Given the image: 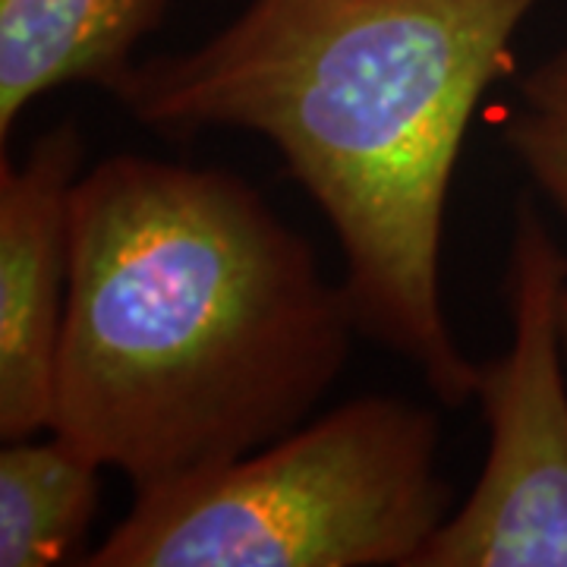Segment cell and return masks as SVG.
I'll return each mask as SVG.
<instances>
[{"instance_id": "cell-2", "label": "cell", "mask_w": 567, "mask_h": 567, "mask_svg": "<svg viewBox=\"0 0 567 567\" xmlns=\"http://www.w3.org/2000/svg\"><path fill=\"white\" fill-rule=\"evenodd\" d=\"M536 3L249 0L199 48L133 63L104 92L158 136L271 142L338 237L360 331L457 410L480 365L445 316L447 193L473 111L514 73Z\"/></svg>"}, {"instance_id": "cell-4", "label": "cell", "mask_w": 567, "mask_h": 567, "mask_svg": "<svg viewBox=\"0 0 567 567\" xmlns=\"http://www.w3.org/2000/svg\"><path fill=\"white\" fill-rule=\"evenodd\" d=\"M565 290L567 252L524 193L507 256L511 347L476 385L486 464L413 567H567Z\"/></svg>"}, {"instance_id": "cell-5", "label": "cell", "mask_w": 567, "mask_h": 567, "mask_svg": "<svg viewBox=\"0 0 567 567\" xmlns=\"http://www.w3.org/2000/svg\"><path fill=\"white\" fill-rule=\"evenodd\" d=\"M85 140L63 121L22 164L0 162V435L51 432L54 375L70 297V212Z\"/></svg>"}, {"instance_id": "cell-10", "label": "cell", "mask_w": 567, "mask_h": 567, "mask_svg": "<svg viewBox=\"0 0 567 567\" xmlns=\"http://www.w3.org/2000/svg\"><path fill=\"white\" fill-rule=\"evenodd\" d=\"M561 344H565V360H567V290L561 297Z\"/></svg>"}, {"instance_id": "cell-3", "label": "cell", "mask_w": 567, "mask_h": 567, "mask_svg": "<svg viewBox=\"0 0 567 567\" xmlns=\"http://www.w3.org/2000/svg\"><path fill=\"white\" fill-rule=\"evenodd\" d=\"M442 425L363 394L230 464L133 495L92 567H413L454 511Z\"/></svg>"}, {"instance_id": "cell-7", "label": "cell", "mask_w": 567, "mask_h": 567, "mask_svg": "<svg viewBox=\"0 0 567 567\" xmlns=\"http://www.w3.org/2000/svg\"><path fill=\"white\" fill-rule=\"evenodd\" d=\"M102 464L51 432L0 451V565L51 567L73 561L99 511Z\"/></svg>"}, {"instance_id": "cell-1", "label": "cell", "mask_w": 567, "mask_h": 567, "mask_svg": "<svg viewBox=\"0 0 567 567\" xmlns=\"http://www.w3.org/2000/svg\"><path fill=\"white\" fill-rule=\"evenodd\" d=\"M51 432L133 492L271 445L344 372L357 309L234 171L121 152L82 171Z\"/></svg>"}, {"instance_id": "cell-8", "label": "cell", "mask_w": 567, "mask_h": 567, "mask_svg": "<svg viewBox=\"0 0 567 567\" xmlns=\"http://www.w3.org/2000/svg\"><path fill=\"white\" fill-rule=\"evenodd\" d=\"M505 142L548 203L567 218V114L527 107L505 123Z\"/></svg>"}, {"instance_id": "cell-9", "label": "cell", "mask_w": 567, "mask_h": 567, "mask_svg": "<svg viewBox=\"0 0 567 567\" xmlns=\"http://www.w3.org/2000/svg\"><path fill=\"white\" fill-rule=\"evenodd\" d=\"M520 95L527 107L567 114V48L529 70L520 80Z\"/></svg>"}, {"instance_id": "cell-6", "label": "cell", "mask_w": 567, "mask_h": 567, "mask_svg": "<svg viewBox=\"0 0 567 567\" xmlns=\"http://www.w3.org/2000/svg\"><path fill=\"white\" fill-rule=\"evenodd\" d=\"M164 7L167 0H0V140L61 85L107 89L121 80Z\"/></svg>"}]
</instances>
